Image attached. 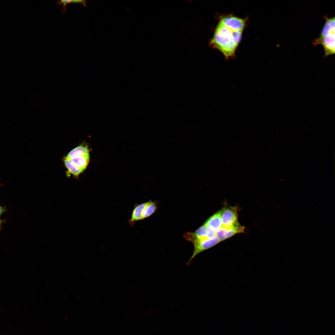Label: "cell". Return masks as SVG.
<instances>
[{"mask_svg":"<svg viewBox=\"0 0 335 335\" xmlns=\"http://www.w3.org/2000/svg\"><path fill=\"white\" fill-rule=\"evenodd\" d=\"M156 204L152 201L147 202V204L142 212V220L152 215L156 209Z\"/></svg>","mask_w":335,"mask_h":335,"instance_id":"13","label":"cell"},{"mask_svg":"<svg viewBox=\"0 0 335 335\" xmlns=\"http://www.w3.org/2000/svg\"><path fill=\"white\" fill-rule=\"evenodd\" d=\"M4 221L1 219L0 218V230L2 229V225Z\"/></svg>","mask_w":335,"mask_h":335,"instance_id":"17","label":"cell"},{"mask_svg":"<svg viewBox=\"0 0 335 335\" xmlns=\"http://www.w3.org/2000/svg\"><path fill=\"white\" fill-rule=\"evenodd\" d=\"M234 31L219 23L209 45L220 51L226 58L233 57L239 44L235 39Z\"/></svg>","mask_w":335,"mask_h":335,"instance_id":"1","label":"cell"},{"mask_svg":"<svg viewBox=\"0 0 335 335\" xmlns=\"http://www.w3.org/2000/svg\"><path fill=\"white\" fill-rule=\"evenodd\" d=\"M147 203V202L136 204L132 212L131 217L128 221L130 224L134 225L136 222L142 220V211Z\"/></svg>","mask_w":335,"mask_h":335,"instance_id":"9","label":"cell"},{"mask_svg":"<svg viewBox=\"0 0 335 335\" xmlns=\"http://www.w3.org/2000/svg\"><path fill=\"white\" fill-rule=\"evenodd\" d=\"M204 225L216 232L219 230L222 226L221 211L218 212L211 217Z\"/></svg>","mask_w":335,"mask_h":335,"instance_id":"8","label":"cell"},{"mask_svg":"<svg viewBox=\"0 0 335 335\" xmlns=\"http://www.w3.org/2000/svg\"><path fill=\"white\" fill-rule=\"evenodd\" d=\"M86 0H72V3H81L84 6H85L86 5Z\"/></svg>","mask_w":335,"mask_h":335,"instance_id":"15","label":"cell"},{"mask_svg":"<svg viewBox=\"0 0 335 335\" xmlns=\"http://www.w3.org/2000/svg\"><path fill=\"white\" fill-rule=\"evenodd\" d=\"M244 229V227L238 222L230 227H221L216 232V236L220 241H222L237 233L243 232Z\"/></svg>","mask_w":335,"mask_h":335,"instance_id":"6","label":"cell"},{"mask_svg":"<svg viewBox=\"0 0 335 335\" xmlns=\"http://www.w3.org/2000/svg\"><path fill=\"white\" fill-rule=\"evenodd\" d=\"M72 3V0H61L57 2V3L59 4H62L63 7L64 8L65 7L66 5L69 3Z\"/></svg>","mask_w":335,"mask_h":335,"instance_id":"14","label":"cell"},{"mask_svg":"<svg viewBox=\"0 0 335 335\" xmlns=\"http://www.w3.org/2000/svg\"><path fill=\"white\" fill-rule=\"evenodd\" d=\"M325 21L319 37L315 39L313 44L322 45L324 51V57L335 53V17H324Z\"/></svg>","mask_w":335,"mask_h":335,"instance_id":"2","label":"cell"},{"mask_svg":"<svg viewBox=\"0 0 335 335\" xmlns=\"http://www.w3.org/2000/svg\"><path fill=\"white\" fill-rule=\"evenodd\" d=\"M89 154V150L87 146L81 144L69 151L66 157L71 159L76 156Z\"/></svg>","mask_w":335,"mask_h":335,"instance_id":"12","label":"cell"},{"mask_svg":"<svg viewBox=\"0 0 335 335\" xmlns=\"http://www.w3.org/2000/svg\"><path fill=\"white\" fill-rule=\"evenodd\" d=\"M222 227L233 226L238 222L237 220V208L236 207L224 208L221 210Z\"/></svg>","mask_w":335,"mask_h":335,"instance_id":"5","label":"cell"},{"mask_svg":"<svg viewBox=\"0 0 335 335\" xmlns=\"http://www.w3.org/2000/svg\"><path fill=\"white\" fill-rule=\"evenodd\" d=\"M63 162L67 169V176L72 174L74 176L78 177L83 171L75 166L72 163L70 159L66 156L63 159Z\"/></svg>","mask_w":335,"mask_h":335,"instance_id":"10","label":"cell"},{"mask_svg":"<svg viewBox=\"0 0 335 335\" xmlns=\"http://www.w3.org/2000/svg\"><path fill=\"white\" fill-rule=\"evenodd\" d=\"M70 159L75 166L84 171L87 168L89 162L90 155L79 156Z\"/></svg>","mask_w":335,"mask_h":335,"instance_id":"11","label":"cell"},{"mask_svg":"<svg viewBox=\"0 0 335 335\" xmlns=\"http://www.w3.org/2000/svg\"><path fill=\"white\" fill-rule=\"evenodd\" d=\"M220 241L218 238L217 236H216L212 238L204 240L194 243V252L188 264L190 263L191 260L198 254L215 245Z\"/></svg>","mask_w":335,"mask_h":335,"instance_id":"7","label":"cell"},{"mask_svg":"<svg viewBox=\"0 0 335 335\" xmlns=\"http://www.w3.org/2000/svg\"><path fill=\"white\" fill-rule=\"evenodd\" d=\"M216 236V232L204 225L194 232L186 233L184 235L186 239L193 244Z\"/></svg>","mask_w":335,"mask_h":335,"instance_id":"3","label":"cell"},{"mask_svg":"<svg viewBox=\"0 0 335 335\" xmlns=\"http://www.w3.org/2000/svg\"><path fill=\"white\" fill-rule=\"evenodd\" d=\"M219 23L231 29L243 31L246 26V19L229 15L221 17Z\"/></svg>","mask_w":335,"mask_h":335,"instance_id":"4","label":"cell"},{"mask_svg":"<svg viewBox=\"0 0 335 335\" xmlns=\"http://www.w3.org/2000/svg\"><path fill=\"white\" fill-rule=\"evenodd\" d=\"M6 211L7 209L5 207H2L0 205V217Z\"/></svg>","mask_w":335,"mask_h":335,"instance_id":"16","label":"cell"}]
</instances>
